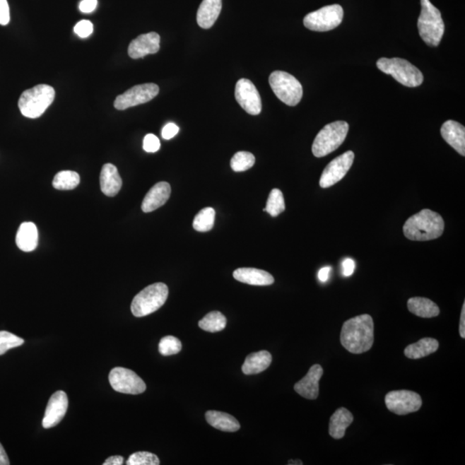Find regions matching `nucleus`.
Wrapping results in <instances>:
<instances>
[{
    "mask_svg": "<svg viewBox=\"0 0 465 465\" xmlns=\"http://www.w3.org/2000/svg\"><path fill=\"white\" fill-rule=\"evenodd\" d=\"M341 345L351 353L360 354L372 348L374 323L369 314L358 315L343 324Z\"/></svg>",
    "mask_w": 465,
    "mask_h": 465,
    "instance_id": "obj_1",
    "label": "nucleus"
},
{
    "mask_svg": "<svg viewBox=\"0 0 465 465\" xmlns=\"http://www.w3.org/2000/svg\"><path fill=\"white\" fill-rule=\"evenodd\" d=\"M445 222L438 213L423 210L407 220L404 226L405 237L415 242H428L443 235Z\"/></svg>",
    "mask_w": 465,
    "mask_h": 465,
    "instance_id": "obj_2",
    "label": "nucleus"
},
{
    "mask_svg": "<svg viewBox=\"0 0 465 465\" xmlns=\"http://www.w3.org/2000/svg\"><path fill=\"white\" fill-rule=\"evenodd\" d=\"M421 13L418 19V30L428 45L437 47L442 40L445 25L439 9L430 0H420Z\"/></svg>",
    "mask_w": 465,
    "mask_h": 465,
    "instance_id": "obj_3",
    "label": "nucleus"
},
{
    "mask_svg": "<svg viewBox=\"0 0 465 465\" xmlns=\"http://www.w3.org/2000/svg\"><path fill=\"white\" fill-rule=\"evenodd\" d=\"M55 97L54 89L49 85H38L25 90L18 101L22 115L28 118L40 117Z\"/></svg>",
    "mask_w": 465,
    "mask_h": 465,
    "instance_id": "obj_4",
    "label": "nucleus"
},
{
    "mask_svg": "<svg viewBox=\"0 0 465 465\" xmlns=\"http://www.w3.org/2000/svg\"><path fill=\"white\" fill-rule=\"evenodd\" d=\"M377 69L389 74L400 84L408 88H417L423 83V73L411 62L401 58H381L377 61Z\"/></svg>",
    "mask_w": 465,
    "mask_h": 465,
    "instance_id": "obj_5",
    "label": "nucleus"
},
{
    "mask_svg": "<svg viewBox=\"0 0 465 465\" xmlns=\"http://www.w3.org/2000/svg\"><path fill=\"white\" fill-rule=\"evenodd\" d=\"M168 287L163 283H155L146 287L134 298L132 314L136 317H143L155 312L165 305L168 297Z\"/></svg>",
    "mask_w": 465,
    "mask_h": 465,
    "instance_id": "obj_6",
    "label": "nucleus"
},
{
    "mask_svg": "<svg viewBox=\"0 0 465 465\" xmlns=\"http://www.w3.org/2000/svg\"><path fill=\"white\" fill-rule=\"evenodd\" d=\"M348 130L349 124L344 121L326 125L315 137L312 145L313 155L322 158L336 151L344 143Z\"/></svg>",
    "mask_w": 465,
    "mask_h": 465,
    "instance_id": "obj_7",
    "label": "nucleus"
},
{
    "mask_svg": "<svg viewBox=\"0 0 465 465\" xmlns=\"http://www.w3.org/2000/svg\"><path fill=\"white\" fill-rule=\"evenodd\" d=\"M269 83L275 95L279 100L289 106L299 104L302 98V86L291 74L283 71L271 73Z\"/></svg>",
    "mask_w": 465,
    "mask_h": 465,
    "instance_id": "obj_8",
    "label": "nucleus"
},
{
    "mask_svg": "<svg viewBox=\"0 0 465 465\" xmlns=\"http://www.w3.org/2000/svg\"><path fill=\"white\" fill-rule=\"evenodd\" d=\"M344 11L340 5L326 6L307 15L303 25L310 30L324 33L341 25Z\"/></svg>",
    "mask_w": 465,
    "mask_h": 465,
    "instance_id": "obj_9",
    "label": "nucleus"
},
{
    "mask_svg": "<svg viewBox=\"0 0 465 465\" xmlns=\"http://www.w3.org/2000/svg\"><path fill=\"white\" fill-rule=\"evenodd\" d=\"M386 407L397 416H406L417 412L423 405L419 394L411 390H394L385 396Z\"/></svg>",
    "mask_w": 465,
    "mask_h": 465,
    "instance_id": "obj_10",
    "label": "nucleus"
},
{
    "mask_svg": "<svg viewBox=\"0 0 465 465\" xmlns=\"http://www.w3.org/2000/svg\"><path fill=\"white\" fill-rule=\"evenodd\" d=\"M109 381L114 390L129 395H139L147 388L144 381L136 372L123 367L110 370Z\"/></svg>",
    "mask_w": 465,
    "mask_h": 465,
    "instance_id": "obj_11",
    "label": "nucleus"
},
{
    "mask_svg": "<svg viewBox=\"0 0 465 465\" xmlns=\"http://www.w3.org/2000/svg\"><path fill=\"white\" fill-rule=\"evenodd\" d=\"M159 92V86L153 83L135 86L117 96L114 102V106L117 110H124L134 106L146 104L155 98Z\"/></svg>",
    "mask_w": 465,
    "mask_h": 465,
    "instance_id": "obj_12",
    "label": "nucleus"
},
{
    "mask_svg": "<svg viewBox=\"0 0 465 465\" xmlns=\"http://www.w3.org/2000/svg\"><path fill=\"white\" fill-rule=\"evenodd\" d=\"M354 153L348 151L331 161L323 171L320 179L322 188H329L341 181L352 167Z\"/></svg>",
    "mask_w": 465,
    "mask_h": 465,
    "instance_id": "obj_13",
    "label": "nucleus"
},
{
    "mask_svg": "<svg viewBox=\"0 0 465 465\" xmlns=\"http://www.w3.org/2000/svg\"><path fill=\"white\" fill-rule=\"evenodd\" d=\"M235 95L238 104L250 115L257 116L261 112V98L251 81L247 78L240 80L235 86Z\"/></svg>",
    "mask_w": 465,
    "mask_h": 465,
    "instance_id": "obj_14",
    "label": "nucleus"
},
{
    "mask_svg": "<svg viewBox=\"0 0 465 465\" xmlns=\"http://www.w3.org/2000/svg\"><path fill=\"white\" fill-rule=\"evenodd\" d=\"M69 408L68 396L64 392H57L50 397L42 420V427L51 428L61 423Z\"/></svg>",
    "mask_w": 465,
    "mask_h": 465,
    "instance_id": "obj_15",
    "label": "nucleus"
},
{
    "mask_svg": "<svg viewBox=\"0 0 465 465\" xmlns=\"http://www.w3.org/2000/svg\"><path fill=\"white\" fill-rule=\"evenodd\" d=\"M160 37L159 34L151 33L139 35L134 39L129 46L128 53L132 59L143 58L146 55L159 52Z\"/></svg>",
    "mask_w": 465,
    "mask_h": 465,
    "instance_id": "obj_16",
    "label": "nucleus"
},
{
    "mask_svg": "<svg viewBox=\"0 0 465 465\" xmlns=\"http://www.w3.org/2000/svg\"><path fill=\"white\" fill-rule=\"evenodd\" d=\"M323 375L320 365H314L298 383L294 386L295 392L309 400H315L319 396V381Z\"/></svg>",
    "mask_w": 465,
    "mask_h": 465,
    "instance_id": "obj_17",
    "label": "nucleus"
},
{
    "mask_svg": "<svg viewBox=\"0 0 465 465\" xmlns=\"http://www.w3.org/2000/svg\"><path fill=\"white\" fill-rule=\"evenodd\" d=\"M441 136L459 155H465V128L458 122H445L440 129Z\"/></svg>",
    "mask_w": 465,
    "mask_h": 465,
    "instance_id": "obj_18",
    "label": "nucleus"
},
{
    "mask_svg": "<svg viewBox=\"0 0 465 465\" xmlns=\"http://www.w3.org/2000/svg\"><path fill=\"white\" fill-rule=\"evenodd\" d=\"M171 196V187L167 182H160L153 185L145 196L141 210L145 213L152 212L163 206Z\"/></svg>",
    "mask_w": 465,
    "mask_h": 465,
    "instance_id": "obj_19",
    "label": "nucleus"
},
{
    "mask_svg": "<svg viewBox=\"0 0 465 465\" xmlns=\"http://www.w3.org/2000/svg\"><path fill=\"white\" fill-rule=\"evenodd\" d=\"M123 181L116 165L105 164L102 167L100 173V187L104 194L108 196H115L120 192Z\"/></svg>",
    "mask_w": 465,
    "mask_h": 465,
    "instance_id": "obj_20",
    "label": "nucleus"
},
{
    "mask_svg": "<svg viewBox=\"0 0 465 465\" xmlns=\"http://www.w3.org/2000/svg\"><path fill=\"white\" fill-rule=\"evenodd\" d=\"M223 0H203L196 14V22L203 29H210L222 11Z\"/></svg>",
    "mask_w": 465,
    "mask_h": 465,
    "instance_id": "obj_21",
    "label": "nucleus"
},
{
    "mask_svg": "<svg viewBox=\"0 0 465 465\" xmlns=\"http://www.w3.org/2000/svg\"><path fill=\"white\" fill-rule=\"evenodd\" d=\"M232 275L236 281L251 286H266L274 283L273 276L266 271L256 268H239Z\"/></svg>",
    "mask_w": 465,
    "mask_h": 465,
    "instance_id": "obj_22",
    "label": "nucleus"
},
{
    "mask_svg": "<svg viewBox=\"0 0 465 465\" xmlns=\"http://www.w3.org/2000/svg\"><path fill=\"white\" fill-rule=\"evenodd\" d=\"M16 244L19 249L29 253L37 248L38 245V230L33 223H23L19 227Z\"/></svg>",
    "mask_w": 465,
    "mask_h": 465,
    "instance_id": "obj_23",
    "label": "nucleus"
},
{
    "mask_svg": "<svg viewBox=\"0 0 465 465\" xmlns=\"http://www.w3.org/2000/svg\"><path fill=\"white\" fill-rule=\"evenodd\" d=\"M353 416L348 409L338 408L330 418L329 435L332 438L341 440L345 436L346 430L353 423Z\"/></svg>",
    "mask_w": 465,
    "mask_h": 465,
    "instance_id": "obj_24",
    "label": "nucleus"
},
{
    "mask_svg": "<svg viewBox=\"0 0 465 465\" xmlns=\"http://www.w3.org/2000/svg\"><path fill=\"white\" fill-rule=\"evenodd\" d=\"M273 357L267 351L249 354L242 365V372L246 375H254L266 370L271 364Z\"/></svg>",
    "mask_w": 465,
    "mask_h": 465,
    "instance_id": "obj_25",
    "label": "nucleus"
},
{
    "mask_svg": "<svg viewBox=\"0 0 465 465\" xmlns=\"http://www.w3.org/2000/svg\"><path fill=\"white\" fill-rule=\"evenodd\" d=\"M439 341L432 338H423L419 341L407 346L404 350L405 356L411 360H419L435 353L439 349Z\"/></svg>",
    "mask_w": 465,
    "mask_h": 465,
    "instance_id": "obj_26",
    "label": "nucleus"
},
{
    "mask_svg": "<svg viewBox=\"0 0 465 465\" xmlns=\"http://www.w3.org/2000/svg\"><path fill=\"white\" fill-rule=\"evenodd\" d=\"M408 310L421 318H432L440 314L439 306L430 299L425 298H412L408 301Z\"/></svg>",
    "mask_w": 465,
    "mask_h": 465,
    "instance_id": "obj_27",
    "label": "nucleus"
},
{
    "mask_svg": "<svg viewBox=\"0 0 465 465\" xmlns=\"http://www.w3.org/2000/svg\"><path fill=\"white\" fill-rule=\"evenodd\" d=\"M206 418L208 424L220 431L232 432L240 428L239 421L227 413L211 411L206 413Z\"/></svg>",
    "mask_w": 465,
    "mask_h": 465,
    "instance_id": "obj_28",
    "label": "nucleus"
},
{
    "mask_svg": "<svg viewBox=\"0 0 465 465\" xmlns=\"http://www.w3.org/2000/svg\"><path fill=\"white\" fill-rule=\"evenodd\" d=\"M81 183V177L76 172L61 171L54 176L53 187L57 190L70 191Z\"/></svg>",
    "mask_w": 465,
    "mask_h": 465,
    "instance_id": "obj_29",
    "label": "nucleus"
},
{
    "mask_svg": "<svg viewBox=\"0 0 465 465\" xmlns=\"http://www.w3.org/2000/svg\"><path fill=\"white\" fill-rule=\"evenodd\" d=\"M200 329L207 332L216 333L220 332L226 328L227 319L219 311H213L204 317L199 322Z\"/></svg>",
    "mask_w": 465,
    "mask_h": 465,
    "instance_id": "obj_30",
    "label": "nucleus"
},
{
    "mask_svg": "<svg viewBox=\"0 0 465 465\" xmlns=\"http://www.w3.org/2000/svg\"><path fill=\"white\" fill-rule=\"evenodd\" d=\"M215 218L216 211L214 208L211 207L203 208L195 216L194 220H193V228L199 232L210 231L214 227Z\"/></svg>",
    "mask_w": 465,
    "mask_h": 465,
    "instance_id": "obj_31",
    "label": "nucleus"
},
{
    "mask_svg": "<svg viewBox=\"0 0 465 465\" xmlns=\"http://www.w3.org/2000/svg\"><path fill=\"white\" fill-rule=\"evenodd\" d=\"M285 210L286 203L282 192L278 189H273L270 193L269 198H268L266 211L273 218H276Z\"/></svg>",
    "mask_w": 465,
    "mask_h": 465,
    "instance_id": "obj_32",
    "label": "nucleus"
},
{
    "mask_svg": "<svg viewBox=\"0 0 465 465\" xmlns=\"http://www.w3.org/2000/svg\"><path fill=\"white\" fill-rule=\"evenodd\" d=\"M255 157L253 153L246 151L236 153L231 159V168L235 172H245L254 167Z\"/></svg>",
    "mask_w": 465,
    "mask_h": 465,
    "instance_id": "obj_33",
    "label": "nucleus"
},
{
    "mask_svg": "<svg viewBox=\"0 0 465 465\" xmlns=\"http://www.w3.org/2000/svg\"><path fill=\"white\" fill-rule=\"evenodd\" d=\"M181 349H182V344L178 338L165 336L160 341L159 352L161 355H175V354L179 353Z\"/></svg>",
    "mask_w": 465,
    "mask_h": 465,
    "instance_id": "obj_34",
    "label": "nucleus"
},
{
    "mask_svg": "<svg viewBox=\"0 0 465 465\" xmlns=\"http://www.w3.org/2000/svg\"><path fill=\"white\" fill-rule=\"evenodd\" d=\"M23 343L25 341L22 338L7 331H0V355L5 354L8 350L22 346Z\"/></svg>",
    "mask_w": 465,
    "mask_h": 465,
    "instance_id": "obj_35",
    "label": "nucleus"
},
{
    "mask_svg": "<svg viewBox=\"0 0 465 465\" xmlns=\"http://www.w3.org/2000/svg\"><path fill=\"white\" fill-rule=\"evenodd\" d=\"M127 465H159L160 459L153 453L139 452L129 457Z\"/></svg>",
    "mask_w": 465,
    "mask_h": 465,
    "instance_id": "obj_36",
    "label": "nucleus"
},
{
    "mask_svg": "<svg viewBox=\"0 0 465 465\" xmlns=\"http://www.w3.org/2000/svg\"><path fill=\"white\" fill-rule=\"evenodd\" d=\"M74 33L81 38L90 37L93 33V25L88 20H82L74 27Z\"/></svg>",
    "mask_w": 465,
    "mask_h": 465,
    "instance_id": "obj_37",
    "label": "nucleus"
},
{
    "mask_svg": "<svg viewBox=\"0 0 465 465\" xmlns=\"http://www.w3.org/2000/svg\"><path fill=\"white\" fill-rule=\"evenodd\" d=\"M160 148V143L159 138L153 135V134H148V135L144 137L143 149L146 152L155 153L159 151Z\"/></svg>",
    "mask_w": 465,
    "mask_h": 465,
    "instance_id": "obj_38",
    "label": "nucleus"
},
{
    "mask_svg": "<svg viewBox=\"0 0 465 465\" xmlns=\"http://www.w3.org/2000/svg\"><path fill=\"white\" fill-rule=\"evenodd\" d=\"M10 20V8L7 0H0V25H7Z\"/></svg>",
    "mask_w": 465,
    "mask_h": 465,
    "instance_id": "obj_39",
    "label": "nucleus"
},
{
    "mask_svg": "<svg viewBox=\"0 0 465 465\" xmlns=\"http://www.w3.org/2000/svg\"><path fill=\"white\" fill-rule=\"evenodd\" d=\"M179 131V128L175 124L169 123L163 129V137L165 140H170Z\"/></svg>",
    "mask_w": 465,
    "mask_h": 465,
    "instance_id": "obj_40",
    "label": "nucleus"
},
{
    "mask_svg": "<svg viewBox=\"0 0 465 465\" xmlns=\"http://www.w3.org/2000/svg\"><path fill=\"white\" fill-rule=\"evenodd\" d=\"M355 262L352 259H346L342 262V273L345 277H350L355 270Z\"/></svg>",
    "mask_w": 465,
    "mask_h": 465,
    "instance_id": "obj_41",
    "label": "nucleus"
},
{
    "mask_svg": "<svg viewBox=\"0 0 465 465\" xmlns=\"http://www.w3.org/2000/svg\"><path fill=\"white\" fill-rule=\"evenodd\" d=\"M98 6V0H82L80 3V10L84 13H93Z\"/></svg>",
    "mask_w": 465,
    "mask_h": 465,
    "instance_id": "obj_42",
    "label": "nucleus"
},
{
    "mask_svg": "<svg viewBox=\"0 0 465 465\" xmlns=\"http://www.w3.org/2000/svg\"><path fill=\"white\" fill-rule=\"evenodd\" d=\"M331 270H332V268H331L330 266H326L322 268V269L319 271L318 273L319 281H320L322 283H325L328 281L329 278Z\"/></svg>",
    "mask_w": 465,
    "mask_h": 465,
    "instance_id": "obj_43",
    "label": "nucleus"
},
{
    "mask_svg": "<svg viewBox=\"0 0 465 465\" xmlns=\"http://www.w3.org/2000/svg\"><path fill=\"white\" fill-rule=\"evenodd\" d=\"M124 464V458L121 456H112L105 460L104 465H122Z\"/></svg>",
    "mask_w": 465,
    "mask_h": 465,
    "instance_id": "obj_44",
    "label": "nucleus"
},
{
    "mask_svg": "<svg viewBox=\"0 0 465 465\" xmlns=\"http://www.w3.org/2000/svg\"><path fill=\"white\" fill-rule=\"evenodd\" d=\"M459 333H460V336L464 339L465 338V302H464L462 312H461Z\"/></svg>",
    "mask_w": 465,
    "mask_h": 465,
    "instance_id": "obj_45",
    "label": "nucleus"
},
{
    "mask_svg": "<svg viewBox=\"0 0 465 465\" xmlns=\"http://www.w3.org/2000/svg\"><path fill=\"white\" fill-rule=\"evenodd\" d=\"M10 460L8 459L5 449L3 445L0 444V465H9Z\"/></svg>",
    "mask_w": 465,
    "mask_h": 465,
    "instance_id": "obj_46",
    "label": "nucleus"
},
{
    "mask_svg": "<svg viewBox=\"0 0 465 465\" xmlns=\"http://www.w3.org/2000/svg\"><path fill=\"white\" fill-rule=\"evenodd\" d=\"M288 464L290 465H302V462L301 460H290L289 463Z\"/></svg>",
    "mask_w": 465,
    "mask_h": 465,
    "instance_id": "obj_47",
    "label": "nucleus"
}]
</instances>
